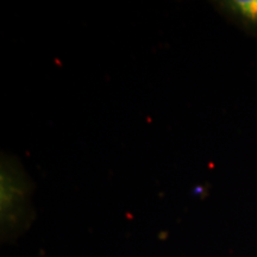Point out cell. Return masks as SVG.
<instances>
[{
  "mask_svg": "<svg viewBox=\"0 0 257 257\" xmlns=\"http://www.w3.org/2000/svg\"><path fill=\"white\" fill-rule=\"evenodd\" d=\"M31 179L17 157L3 154L0 163V223L3 238H15L32 218Z\"/></svg>",
  "mask_w": 257,
  "mask_h": 257,
  "instance_id": "obj_1",
  "label": "cell"
},
{
  "mask_svg": "<svg viewBox=\"0 0 257 257\" xmlns=\"http://www.w3.org/2000/svg\"><path fill=\"white\" fill-rule=\"evenodd\" d=\"M211 4L227 22L257 38V0H216Z\"/></svg>",
  "mask_w": 257,
  "mask_h": 257,
  "instance_id": "obj_2",
  "label": "cell"
}]
</instances>
